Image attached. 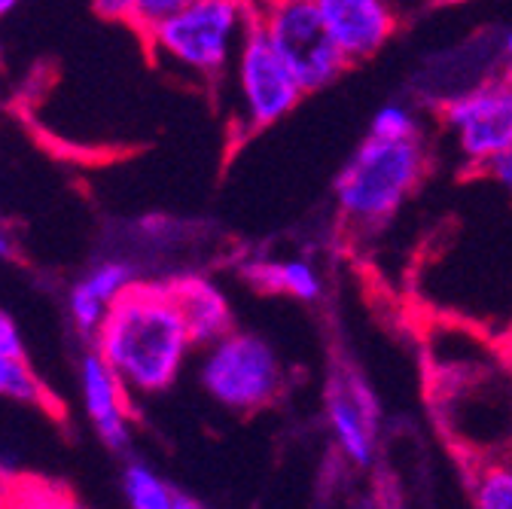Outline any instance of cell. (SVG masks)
<instances>
[{
  "mask_svg": "<svg viewBox=\"0 0 512 509\" xmlns=\"http://www.w3.org/2000/svg\"><path fill=\"white\" fill-rule=\"evenodd\" d=\"M92 339L95 351L135 397L168 391L196 348L168 281H135L107 308Z\"/></svg>",
  "mask_w": 512,
  "mask_h": 509,
  "instance_id": "obj_1",
  "label": "cell"
},
{
  "mask_svg": "<svg viewBox=\"0 0 512 509\" xmlns=\"http://www.w3.org/2000/svg\"><path fill=\"white\" fill-rule=\"evenodd\" d=\"M424 171L427 156L418 135L400 141L369 135L336 180L342 220L363 229L384 223L415 193Z\"/></svg>",
  "mask_w": 512,
  "mask_h": 509,
  "instance_id": "obj_2",
  "label": "cell"
},
{
  "mask_svg": "<svg viewBox=\"0 0 512 509\" xmlns=\"http://www.w3.org/2000/svg\"><path fill=\"white\" fill-rule=\"evenodd\" d=\"M247 22L250 7L244 0H192L147 40L171 65L199 77H220L241 46Z\"/></svg>",
  "mask_w": 512,
  "mask_h": 509,
  "instance_id": "obj_3",
  "label": "cell"
},
{
  "mask_svg": "<svg viewBox=\"0 0 512 509\" xmlns=\"http://www.w3.org/2000/svg\"><path fill=\"white\" fill-rule=\"evenodd\" d=\"M253 16L296 74L305 92L330 86L348 68V58L330 37L317 0H263Z\"/></svg>",
  "mask_w": 512,
  "mask_h": 509,
  "instance_id": "obj_4",
  "label": "cell"
},
{
  "mask_svg": "<svg viewBox=\"0 0 512 509\" xmlns=\"http://www.w3.org/2000/svg\"><path fill=\"white\" fill-rule=\"evenodd\" d=\"M202 388L232 412H256L275 400L281 366L272 345L253 333H226L202 360Z\"/></svg>",
  "mask_w": 512,
  "mask_h": 509,
  "instance_id": "obj_5",
  "label": "cell"
},
{
  "mask_svg": "<svg viewBox=\"0 0 512 509\" xmlns=\"http://www.w3.org/2000/svg\"><path fill=\"white\" fill-rule=\"evenodd\" d=\"M238 92L244 122L250 129H269V125L284 119L305 95L296 74L269 40L266 28L253 16V7L247 31L238 46Z\"/></svg>",
  "mask_w": 512,
  "mask_h": 509,
  "instance_id": "obj_6",
  "label": "cell"
},
{
  "mask_svg": "<svg viewBox=\"0 0 512 509\" xmlns=\"http://www.w3.org/2000/svg\"><path fill=\"white\" fill-rule=\"evenodd\" d=\"M442 119L455 132L470 165L512 147V74L485 80L442 104Z\"/></svg>",
  "mask_w": 512,
  "mask_h": 509,
  "instance_id": "obj_7",
  "label": "cell"
},
{
  "mask_svg": "<svg viewBox=\"0 0 512 509\" xmlns=\"http://www.w3.org/2000/svg\"><path fill=\"white\" fill-rule=\"evenodd\" d=\"M317 10L348 65L372 58L397 31L388 0H317Z\"/></svg>",
  "mask_w": 512,
  "mask_h": 509,
  "instance_id": "obj_8",
  "label": "cell"
},
{
  "mask_svg": "<svg viewBox=\"0 0 512 509\" xmlns=\"http://www.w3.org/2000/svg\"><path fill=\"white\" fill-rule=\"evenodd\" d=\"M80 397L101 442L113 452H122L132 439V418H128V397L132 394L125 391L122 378L95 348L80 360Z\"/></svg>",
  "mask_w": 512,
  "mask_h": 509,
  "instance_id": "obj_9",
  "label": "cell"
},
{
  "mask_svg": "<svg viewBox=\"0 0 512 509\" xmlns=\"http://www.w3.org/2000/svg\"><path fill=\"white\" fill-rule=\"evenodd\" d=\"M327 415H330V424H333V433L342 445V452L354 464L369 467L378 406H375L369 385L354 369H345L333 378L330 394H327Z\"/></svg>",
  "mask_w": 512,
  "mask_h": 509,
  "instance_id": "obj_10",
  "label": "cell"
},
{
  "mask_svg": "<svg viewBox=\"0 0 512 509\" xmlns=\"http://www.w3.org/2000/svg\"><path fill=\"white\" fill-rule=\"evenodd\" d=\"M168 290L183 314L192 345L208 348L232 333V308L217 284L202 275H180L168 281Z\"/></svg>",
  "mask_w": 512,
  "mask_h": 509,
  "instance_id": "obj_11",
  "label": "cell"
},
{
  "mask_svg": "<svg viewBox=\"0 0 512 509\" xmlns=\"http://www.w3.org/2000/svg\"><path fill=\"white\" fill-rule=\"evenodd\" d=\"M135 281L141 278H138V269L128 260H107V263H98L92 272H86L68 296V308H71L77 330L83 336H95L101 321L107 317V308Z\"/></svg>",
  "mask_w": 512,
  "mask_h": 509,
  "instance_id": "obj_12",
  "label": "cell"
},
{
  "mask_svg": "<svg viewBox=\"0 0 512 509\" xmlns=\"http://www.w3.org/2000/svg\"><path fill=\"white\" fill-rule=\"evenodd\" d=\"M244 278L260 293L293 296L302 302L320 296V278L305 260H260L244 266Z\"/></svg>",
  "mask_w": 512,
  "mask_h": 509,
  "instance_id": "obj_13",
  "label": "cell"
},
{
  "mask_svg": "<svg viewBox=\"0 0 512 509\" xmlns=\"http://www.w3.org/2000/svg\"><path fill=\"white\" fill-rule=\"evenodd\" d=\"M122 494L128 509H174L177 503V491L144 461L125 464Z\"/></svg>",
  "mask_w": 512,
  "mask_h": 509,
  "instance_id": "obj_14",
  "label": "cell"
},
{
  "mask_svg": "<svg viewBox=\"0 0 512 509\" xmlns=\"http://www.w3.org/2000/svg\"><path fill=\"white\" fill-rule=\"evenodd\" d=\"M467 488L476 509H512V464L470 461Z\"/></svg>",
  "mask_w": 512,
  "mask_h": 509,
  "instance_id": "obj_15",
  "label": "cell"
},
{
  "mask_svg": "<svg viewBox=\"0 0 512 509\" xmlns=\"http://www.w3.org/2000/svg\"><path fill=\"white\" fill-rule=\"evenodd\" d=\"M0 400H13L25 406H46L49 391L28 366L25 357H0Z\"/></svg>",
  "mask_w": 512,
  "mask_h": 509,
  "instance_id": "obj_16",
  "label": "cell"
},
{
  "mask_svg": "<svg viewBox=\"0 0 512 509\" xmlns=\"http://www.w3.org/2000/svg\"><path fill=\"white\" fill-rule=\"evenodd\" d=\"M189 4L192 0H132V16H128V25H132L135 31H141L144 37H150L162 22H168L171 16H177Z\"/></svg>",
  "mask_w": 512,
  "mask_h": 509,
  "instance_id": "obj_17",
  "label": "cell"
},
{
  "mask_svg": "<svg viewBox=\"0 0 512 509\" xmlns=\"http://www.w3.org/2000/svg\"><path fill=\"white\" fill-rule=\"evenodd\" d=\"M375 138H388V141H400V138H415L418 135V125L412 119L409 110L397 107V104H388L381 107L372 119V132Z\"/></svg>",
  "mask_w": 512,
  "mask_h": 509,
  "instance_id": "obj_18",
  "label": "cell"
},
{
  "mask_svg": "<svg viewBox=\"0 0 512 509\" xmlns=\"http://www.w3.org/2000/svg\"><path fill=\"white\" fill-rule=\"evenodd\" d=\"M476 171H482L485 177H491L494 183H500L506 193L512 196V147L509 150H500L494 156H488L485 162L473 165Z\"/></svg>",
  "mask_w": 512,
  "mask_h": 509,
  "instance_id": "obj_19",
  "label": "cell"
},
{
  "mask_svg": "<svg viewBox=\"0 0 512 509\" xmlns=\"http://www.w3.org/2000/svg\"><path fill=\"white\" fill-rule=\"evenodd\" d=\"M0 357H25L22 333L4 308H0Z\"/></svg>",
  "mask_w": 512,
  "mask_h": 509,
  "instance_id": "obj_20",
  "label": "cell"
},
{
  "mask_svg": "<svg viewBox=\"0 0 512 509\" xmlns=\"http://www.w3.org/2000/svg\"><path fill=\"white\" fill-rule=\"evenodd\" d=\"M92 7L107 22H125L128 25V16H132V0H92Z\"/></svg>",
  "mask_w": 512,
  "mask_h": 509,
  "instance_id": "obj_21",
  "label": "cell"
},
{
  "mask_svg": "<svg viewBox=\"0 0 512 509\" xmlns=\"http://www.w3.org/2000/svg\"><path fill=\"white\" fill-rule=\"evenodd\" d=\"M13 253V238L7 232V226H0V260H7Z\"/></svg>",
  "mask_w": 512,
  "mask_h": 509,
  "instance_id": "obj_22",
  "label": "cell"
},
{
  "mask_svg": "<svg viewBox=\"0 0 512 509\" xmlns=\"http://www.w3.org/2000/svg\"><path fill=\"white\" fill-rule=\"evenodd\" d=\"M174 509H205L199 500H192V497H183V494H177V503H174Z\"/></svg>",
  "mask_w": 512,
  "mask_h": 509,
  "instance_id": "obj_23",
  "label": "cell"
},
{
  "mask_svg": "<svg viewBox=\"0 0 512 509\" xmlns=\"http://www.w3.org/2000/svg\"><path fill=\"white\" fill-rule=\"evenodd\" d=\"M19 4H22V0H0V19H7Z\"/></svg>",
  "mask_w": 512,
  "mask_h": 509,
  "instance_id": "obj_24",
  "label": "cell"
},
{
  "mask_svg": "<svg viewBox=\"0 0 512 509\" xmlns=\"http://www.w3.org/2000/svg\"><path fill=\"white\" fill-rule=\"evenodd\" d=\"M503 52H506V58L512 61V34L506 37V43H503Z\"/></svg>",
  "mask_w": 512,
  "mask_h": 509,
  "instance_id": "obj_25",
  "label": "cell"
},
{
  "mask_svg": "<svg viewBox=\"0 0 512 509\" xmlns=\"http://www.w3.org/2000/svg\"><path fill=\"white\" fill-rule=\"evenodd\" d=\"M360 509H378V506H372V503H366V506H360Z\"/></svg>",
  "mask_w": 512,
  "mask_h": 509,
  "instance_id": "obj_26",
  "label": "cell"
}]
</instances>
